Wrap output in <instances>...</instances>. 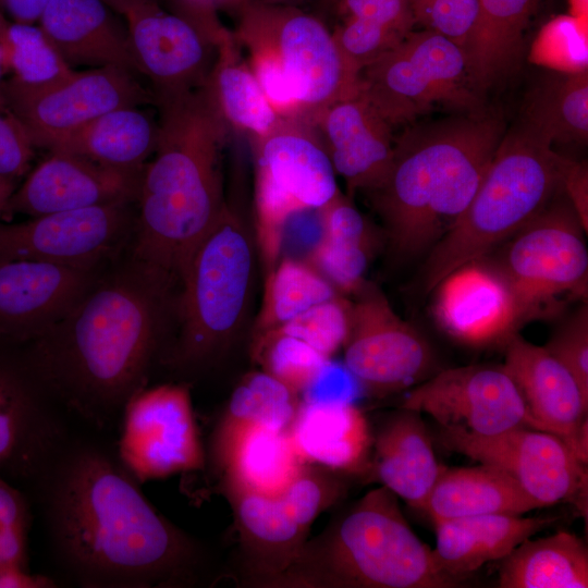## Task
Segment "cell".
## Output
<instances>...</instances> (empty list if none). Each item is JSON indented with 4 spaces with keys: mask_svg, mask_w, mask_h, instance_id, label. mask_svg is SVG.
Returning a JSON list of instances; mask_svg holds the SVG:
<instances>
[{
    "mask_svg": "<svg viewBox=\"0 0 588 588\" xmlns=\"http://www.w3.org/2000/svg\"><path fill=\"white\" fill-rule=\"evenodd\" d=\"M407 34L352 16H346L345 22L332 33L346 66L356 76Z\"/></svg>",
    "mask_w": 588,
    "mask_h": 588,
    "instance_id": "45",
    "label": "cell"
},
{
    "mask_svg": "<svg viewBox=\"0 0 588 588\" xmlns=\"http://www.w3.org/2000/svg\"><path fill=\"white\" fill-rule=\"evenodd\" d=\"M563 193L588 233V170L586 163L572 161L563 180Z\"/></svg>",
    "mask_w": 588,
    "mask_h": 588,
    "instance_id": "53",
    "label": "cell"
},
{
    "mask_svg": "<svg viewBox=\"0 0 588 588\" xmlns=\"http://www.w3.org/2000/svg\"><path fill=\"white\" fill-rule=\"evenodd\" d=\"M536 1L478 0V20L463 47L475 91L488 88L514 69Z\"/></svg>",
    "mask_w": 588,
    "mask_h": 588,
    "instance_id": "33",
    "label": "cell"
},
{
    "mask_svg": "<svg viewBox=\"0 0 588 588\" xmlns=\"http://www.w3.org/2000/svg\"><path fill=\"white\" fill-rule=\"evenodd\" d=\"M313 125L350 192L368 193L381 184L392 162L393 126L363 95L329 106Z\"/></svg>",
    "mask_w": 588,
    "mask_h": 588,
    "instance_id": "23",
    "label": "cell"
},
{
    "mask_svg": "<svg viewBox=\"0 0 588 588\" xmlns=\"http://www.w3.org/2000/svg\"><path fill=\"white\" fill-rule=\"evenodd\" d=\"M438 439L451 452L507 473L542 507L569 501L587 509V466L556 434L528 427L493 436L440 428Z\"/></svg>",
    "mask_w": 588,
    "mask_h": 588,
    "instance_id": "12",
    "label": "cell"
},
{
    "mask_svg": "<svg viewBox=\"0 0 588 588\" xmlns=\"http://www.w3.org/2000/svg\"><path fill=\"white\" fill-rule=\"evenodd\" d=\"M572 161L524 122L505 132L470 203L429 250L426 293L457 267L488 255L562 191Z\"/></svg>",
    "mask_w": 588,
    "mask_h": 588,
    "instance_id": "6",
    "label": "cell"
},
{
    "mask_svg": "<svg viewBox=\"0 0 588 588\" xmlns=\"http://www.w3.org/2000/svg\"><path fill=\"white\" fill-rule=\"evenodd\" d=\"M128 203L0 222V260L27 259L93 269L125 232Z\"/></svg>",
    "mask_w": 588,
    "mask_h": 588,
    "instance_id": "19",
    "label": "cell"
},
{
    "mask_svg": "<svg viewBox=\"0 0 588 588\" xmlns=\"http://www.w3.org/2000/svg\"><path fill=\"white\" fill-rule=\"evenodd\" d=\"M5 73H7V71H5V68H4L2 50H1V47H0V108L7 107L5 103H4L3 94H2V83H3L2 76Z\"/></svg>",
    "mask_w": 588,
    "mask_h": 588,
    "instance_id": "61",
    "label": "cell"
},
{
    "mask_svg": "<svg viewBox=\"0 0 588 588\" xmlns=\"http://www.w3.org/2000/svg\"><path fill=\"white\" fill-rule=\"evenodd\" d=\"M117 455L139 483L203 469L188 388L162 384L133 394L122 412Z\"/></svg>",
    "mask_w": 588,
    "mask_h": 588,
    "instance_id": "13",
    "label": "cell"
},
{
    "mask_svg": "<svg viewBox=\"0 0 588 588\" xmlns=\"http://www.w3.org/2000/svg\"><path fill=\"white\" fill-rule=\"evenodd\" d=\"M187 10L186 17L191 19L206 32L216 35L222 27L216 20L213 9L219 3L233 0H182Z\"/></svg>",
    "mask_w": 588,
    "mask_h": 588,
    "instance_id": "56",
    "label": "cell"
},
{
    "mask_svg": "<svg viewBox=\"0 0 588 588\" xmlns=\"http://www.w3.org/2000/svg\"><path fill=\"white\" fill-rule=\"evenodd\" d=\"M558 516L488 514L433 522L438 567L464 581L483 564L502 560L519 543L553 525Z\"/></svg>",
    "mask_w": 588,
    "mask_h": 588,
    "instance_id": "27",
    "label": "cell"
},
{
    "mask_svg": "<svg viewBox=\"0 0 588 588\" xmlns=\"http://www.w3.org/2000/svg\"><path fill=\"white\" fill-rule=\"evenodd\" d=\"M117 454L66 441L36 487L57 556L87 588L194 584L204 553L147 500Z\"/></svg>",
    "mask_w": 588,
    "mask_h": 588,
    "instance_id": "1",
    "label": "cell"
},
{
    "mask_svg": "<svg viewBox=\"0 0 588 588\" xmlns=\"http://www.w3.org/2000/svg\"><path fill=\"white\" fill-rule=\"evenodd\" d=\"M322 237L375 248L372 229L360 211L341 192L320 208Z\"/></svg>",
    "mask_w": 588,
    "mask_h": 588,
    "instance_id": "49",
    "label": "cell"
},
{
    "mask_svg": "<svg viewBox=\"0 0 588 588\" xmlns=\"http://www.w3.org/2000/svg\"><path fill=\"white\" fill-rule=\"evenodd\" d=\"M224 482L266 495H279L305 464L289 429L254 427L242 431L217 457Z\"/></svg>",
    "mask_w": 588,
    "mask_h": 588,
    "instance_id": "34",
    "label": "cell"
},
{
    "mask_svg": "<svg viewBox=\"0 0 588 588\" xmlns=\"http://www.w3.org/2000/svg\"><path fill=\"white\" fill-rule=\"evenodd\" d=\"M587 19L560 15L548 22L534 41L530 59L562 73L587 70Z\"/></svg>",
    "mask_w": 588,
    "mask_h": 588,
    "instance_id": "41",
    "label": "cell"
},
{
    "mask_svg": "<svg viewBox=\"0 0 588 588\" xmlns=\"http://www.w3.org/2000/svg\"><path fill=\"white\" fill-rule=\"evenodd\" d=\"M553 142L585 143L588 135L587 70L549 78L526 101L523 121Z\"/></svg>",
    "mask_w": 588,
    "mask_h": 588,
    "instance_id": "37",
    "label": "cell"
},
{
    "mask_svg": "<svg viewBox=\"0 0 588 588\" xmlns=\"http://www.w3.org/2000/svg\"><path fill=\"white\" fill-rule=\"evenodd\" d=\"M504 134L501 119L475 112L416 125L395 138L384 180L367 194L396 255L429 252L452 228Z\"/></svg>",
    "mask_w": 588,
    "mask_h": 588,
    "instance_id": "4",
    "label": "cell"
},
{
    "mask_svg": "<svg viewBox=\"0 0 588 588\" xmlns=\"http://www.w3.org/2000/svg\"><path fill=\"white\" fill-rule=\"evenodd\" d=\"M341 473L315 464H304L279 494L292 517L309 529L317 516L334 505L345 493Z\"/></svg>",
    "mask_w": 588,
    "mask_h": 588,
    "instance_id": "42",
    "label": "cell"
},
{
    "mask_svg": "<svg viewBox=\"0 0 588 588\" xmlns=\"http://www.w3.org/2000/svg\"><path fill=\"white\" fill-rule=\"evenodd\" d=\"M203 90L222 122L252 140L285 125L262 93L234 34L224 27L216 42V57Z\"/></svg>",
    "mask_w": 588,
    "mask_h": 588,
    "instance_id": "30",
    "label": "cell"
},
{
    "mask_svg": "<svg viewBox=\"0 0 588 588\" xmlns=\"http://www.w3.org/2000/svg\"><path fill=\"white\" fill-rule=\"evenodd\" d=\"M171 283L136 260L90 286L25 355L54 401L98 428L145 388Z\"/></svg>",
    "mask_w": 588,
    "mask_h": 588,
    "instance_id": "2",
    "label": "cell"
},
{
    "mask_svg": "<svg viewBox=\"0 0 588 588\" xmlns=\"http://www.w3.org/2000/svg\"><path fill=\"white\" fill-rule=\"evenodd\" d=\"M49 152L14 191L7 216L38 217L137 199L142 172L114 169L66 151Z\"/></svg>",
    "mask_w": 588,
    "mask_h": 588,
    "instance_id": "21",
    "label": "cell"
},
{
    "mask_svg": "<svg viewBox=\"0 0 588 588\" xmlns=\"http://www.w3.org/2000/svg\"><path fill=\"white\" fill-rule=\"evenodd\" d=\"M0 47L5 71L10 73V77L2 83L3 97L42 91L75 71L38 24L9 22Z\"/></svg>",
    "mask_w": 588,
    "mask_h": 588,
    "instance_id": "38",
    "label": "cell"
},
{
    "mask_svg": "<svg viewBox=\"0 0 588 588\" xmlns=\"http://www.w3.org/2000/svg\"><path fill=\"white\" fill-rule=\"evenodd\" d=\"M504 347L503 366L518 388L529 415L540 430L556 434L569 449L579 426L588 418V394L544 346L530 343L517 333Z\"/></svg>",
    "mask_w": 588,
    "mask_h": 588,
    "instance_id": "24",
    "label": "cell"
},
{
    "mask_svg": "<svg viewBox=\"0 0 588 588\" xmlns=\"http://www.w3.org/2000/svg\"><path fill=\"white\" fill-rule=\"evenodd\" d=\"M36 146L23 123L7 107L0 108V176L24 175Z\"/></svg>",
    "mask_w": 588,
    "mask_h": 588,
    "instance_id": "50",
    "label": "cell"
},
{
    "mask_svg": "<svg viewBox=\"0 0 588 588\" xmlns=\"http://www.w3.org/2000/svg\"><path fill=\"white\" fill-rule=\"evenodd\" d=\"M375 248L321 237L305 259L341 295H352L366 281L365 273Z\"/></svg>",
    "mask_w": 588,
    "mask_h": 588,
    "instance_id": "44",
    "label": "cell"
},
{
    "mask_svg": "<svg viewBox=\"0 0 588 588\" xmlns=\"http://www.w3.org/2000/svg\"><path fill=\"white\" fill-rule=\"evenodd\" d=\"M253 254L246 224L224 204L181 280V334L171 357L174 364H206L231 343L249 299Z\"/></svg>",
    "mask_w": 588,
    "mask_h": 588,
    "instance_id": "7",
    "label": "cell"
},
{
    "mask_svg": "<svg viewBox=\"0 0 588 588\" xmlns=\"http://www.w3.org/2000/svg\"><path fill=\"white\" fill-rule=\"evenodd\" d=\"M241 537L247 583L259 587L287 568L307 541L309 529L289 513L279 495L224 482Z\"/></svg>",
    "mask_w": 588,
    "mask_h": 588,
    "instance_id": "26",
    "label": "cell"
},
{
    "mask_svg": "<svg viewBox=\"0 0 588 588\" xmlns=\"http://www.w3.org/2000/svg\"><path fill=\"white\" fill-rule=\"evenodd\" d=\"M338 3L347 16L371 21L404 34L411 32L414 16L409 0H340Z\"/></svg>",
    "mask_w": 588,
    "mask_h": 588,
    "instance_id": "52",
    "label": "cell"
},
{
    "mask_svg": "<svg viewBox=\"0 0 588 588\" xmlns=\"http://www.w3.org/2000/svg\"><path fill=\"white\" fill-rule=\"evenodd\" d=\"M109 7H111L115 12L121 15L132 7L146 1V0H103Z\"/></svg>",
    "mask_w": 588,
    "mask_h": 588,
    "instance_id": "59",
    "label": "cell"
},
{
    "mask_svg": "<svg viewBox=\"0 0 588 588\" xmlns=\"http://www.w3.org/2000/svg\"><path fill=\"white\" fill-rule=\"evenodd\" d=\"M7 108L29 133L36 147L54 144L96 118L124 106L156 100L120 66L75 70L57 85L30 95L4 96Z\"/></svg>",
    "mask_w": 588,
    "mask_h": 588,
    "instance_id": "16",
    "label": "cell"
},
{
    "mask_svg": "<svg viewBox=\"0 0 588 588\" xmlns=\"http://www.w3.org/2000/svg\"><path fill=\"white\" fill-rule=\"evenodd\" d=\"M49 0H0V11L11 22L37 24Z\"/></svg>",
    "mask_w": 588,
    "mask_h": 588,
    "instance_id": "55",
    "label": "cell"
},
{
    "mask_svg": "<svg viewBox=\"0 0 588 588\" xmlns=\"http://www.w3.org/2000/svg\"><path fill=\"white\" fill-rule=\"evenodd\" d=\"M352 295L343 364L363 391L385 396L439 370L429 340L395 313L375 283L365 281Z\"/></svg>",
    "mask_w": 588,
    "mask_h": 588,
    "instance_id": "11",
    "label": "cell"
},
{
    "mask_svg": "<svg viewBox=\"0 0 588 588\" xmlns=\"http://www.w3.org/2000/svg\"><path fill=\"white\" fill-rule=\"evenodd\" d=\"M583 225L563 191L488 255L507 279L524 322L558 316L568 298L587 294Z\"/></svg>",
    "mask_w": 588,
    "mask_h": 588,
    "instance_id": "8",
    "label": "cell"
},
{
    "mask_svg": "<svg viewBox=\"0 0 588 588\" xmlns=\"http://www.w3.org/2000/svg\"><path fill=\"white\" fill-rule=\"evenodd\" d=\"M299 404L297 393L266 371L247 373L235 387L216 428L213 457L220 455L246 429H289Z\"/></svg>",
    "mask_w": 588,
    "mask_h": 588,
    "instance_id": "36",
    "label": "cell"
},
{
    "mask_svg": "<svg viewBox=\"0 0 588 588\" xmlns=\"http://www.w3.org/2000/svg\"><path fill=\"white\" fill-rule=\"evenodd\" d=\"M569 450L575 460L587 466L588 464V418H586L576 431Z\"/></svg>",
    "mask_w": 588,
    "mask_h": 588,
    "instance_id": "57",
    "label": "cell"
},
{
    "mask_svg": "<svg viewBox=\"0 0 588 588\" xmlns=\"http://www.w3.org/2000/svg\"><path fill=\"white\" fill-rule=\"evenodd\" d=\"M313 124L290 121L253 140L255 194L297 208H322L339 193L336 174Z\"/></svg>",
    "mask_w": 588,
    "mask_h": 588,
    "instance_id": "22",
    "label": "cell"
},
{
    "mask_svg": "<svg viewBox=\"0 0 588 588\" xmlns=\"http://www.w3.org/2000/svg\"><path fill=\"white\" fill-rule=\"evenodd\" d=\"M51 400L26 356L0 350V475L23 490L36 487L68 441Z\"/></svg>",
    "mask_w": 588,
    "mask_h": 588,
    "instance_id": "15",
    "label": "cell"
},
{
    "mask_svg": "<svg viewBox=\"0 0 588 588\" xmlns=\"http://www.w3.org/2000/svg\"><path fill=\"white\" fill-rule=\"evenodd\" d=\"M233 34L274 54L307 123L334 102L358 94V76L346 66L332 33L311 14L291 5L248 2Z\"/></svg>",
    "mask_w": 588,
    "mask_h": 588,
    "instance_id": "10",
    "label": "cell"
},
{
    "mask_svg": "<svg viewBox=\"0 0 588 588\" xmlns=\"http://www.w3.org/2000/svg\"><path fill=\"white\" fill-rule=\"evenodd\" d=\"M338 296L341 294L308 262L284 257L266 274L262 306L256 322L257 335Z\"/></svg>",
    "mask_w": 588,
    "mask_h": 588,
    "instance_id": "39",
    "label": "cell"
},
{
    "mask_svg": "<svg viewBox=\"0 0 588 588\" xmlns=\"http://www.w3.org/2000/svg\"><path fill=\"white\" fill-rule=\"evenodd\" d=\"M368 470L407 505L421 510L443 468L421 414L401 408L379 429Z\"/></svg>",
    "mask_w": 588,
    "mask_h": 588,
    "instance_id": "29",
    "label": "cell"
},
{
    "mask_svg": "<svg viewBox=\"0 0 588 588\" xmlns=\"http://www.w3.org/2000/svg\"><path fill=\"white\" fill-rule=\"evenodd\" d=\"M348 318L350 301L341 295L308 308L270 331L299 339L331 358L343 347L348 332Z\"/></svg>",
    "mask_w": 588,
    "mask_h": 588,
    "instance_id": "43",
    "label": "cell"
},
{
    "mask_svg": "<svg viewBox=\"0 0 588 588\" xmlns=\"http://www.w3.org/2000/svg\"><path fill=\"white\" fill-rule=\"evenodd\" d=\"M254 356L264 371L295 393H302L328 357L304 341L267 331L256 336Z\"/></svg>",
    "mask_w": 588,
    "mask_h": 588,
    "instance_id": "40",
    "label": "cell"
},
{
    "mask_svg": "<svg viewBox=\"0 0 588 588\" xmlns=\"http://www.w3.org/2000/svg\"><path fill=\"white\" fill-rule=\"evenodd\" d=\"M430 1L431 0H413V16L415 17V15L422 11L430 3Z\"/></svg>",
    "mask_w": 588,
    "mask_h": 588,
    "instance_id": "62",
    "label": "cell"
},
{
    "mask_svg": "<svg viewBox=\"0 0 588 588\" xmlns=\"http://www.w3.org/2000/svg\"><path fill=\"white\" fill-rule=\"evenodd\" d=\"M575 377L588 394V305L567 316L543 345Z\"/></svg>",
    "mask_w": 588,
    "mask_h": 588,
    "instance_id": "47",
    "label": "cell"
},
{
    "mask_svg": "<svg viewBox=\"0 0 588 588\" xmlns=\"http://www.w3.org/2000/svg\"><path fill=\"white\" fill-rule=\"evenodd\" d=\"M358 390H362L358 382L344 364L341 365L328 358L303 390V402L353 403Z\"/></svg>",
    "mask_w": 588,
    "mask_h": 588,
    "instance_id": "51",
    "label": "cell"
},
{
    "mask_svg": "<svg viewBox=\"0 0 588 588\" xmlns=\"http://www.w3.org/2000/svg\"><path fill=\"white\" fill-rule=\"evenodd\" d=\"M336 1L339 2L340 0H336Z\"/></svg>",
    "mask_w": 588,
    "mask_h": 588,
    "instance_id": "64",
    "label": "cell"
},
{
    "mask_svg": "<svg viewBox=\"0 0 588 588\" xmlns=\"http://www.w3.org/2000/svg\"><path fill=\"white\" fill-rule=\"evenodd\" d=\"M432 291L436 323L465 346H504L525 324L507 279L489 255L457 267Z\"/></svg>",
    "mask_w": 588,
    "mask_h": 588,
    "instance_id": "18",
    "label": "cell"
},
{
    "mask_svg": "<svg viewBox=\"0 0 588 588\" xmlns=\"http://www.w3.org/2000/svg\"><path fill=\"white\" fill-rule=\"evenodd\" d=\"M32 512L25 490L0 475V566L28 567Z\"/></svg>",
    "mask_w": 588,
    "mask_h": 588,
    "instance_id": "46",
    "label": "cell"
},
{
    "mask_svg": "<svg viewBox=\"0 0 588 588\" xmlns=\"http://www.w3.org/2000/svg\"><path fill=\"white\" fill-rule=\"evenodd\" d=\"M158 120L140 106H124L90 121L50 150L71 152L119 170L142 172L158 140Z\"/></svg>",
    "mask_w": 588,
    "mask_h": 588,
    "instance_id": "32",
    "label": "cell"
},
{
    "mask_svg": "<svg viewBox=\"0 0 588 588\" xmlns=\"http://www.w3.org/2000/svg\"><path fill=\"white\" fill-rule=\"evenodd\" d=\"M541 504L502 469L481 464L443 467L422 509L432 522L488 515H524Z\"/></svg>",
    "mask_w": 588,
    "mask_h": 588,
    "instance_id": "31",
    "label": "cell"
},
{
    "mask_svg": "<svg viewBox=\"0 0 588 588\" xmlns=\"http://www.w3.org/2000/svg\"><path fill=\"white\" fill-rule=\"evenodd\" d=\"M289 433L306 464L341 474L369 468L372 438L366 416L354 403L301 402Z\"/></svg>",
    "mask_w": 588,
    "mask_h": 588,
    "instance_id": "28",
    "label": "cell"
},
{
    "mask_svg": "<svg viewBox=\"0 0 588 588\" xmlns=\"http://www.w3.org/2000/svg\"><path fill=\"white\" fill-rule=\"evenodd\" d=\"M16 189V180L0 176V216L7 217V208L11 196Z\"/></svg>",
    "mask_w": 588,
    "mask_h": 588,
    "instance_id": "58",
    "label": "cell"
},
{
    "mask_svg": "<svg viewBox=\"0 0 588 588\" xmlns=\"http://www.w3.org/2000/svg\"><path fill=\"white\" fill-rule=\"evenodd\" d=\"M103 0H49L38 25L65 62L75 70L137 65L126 23Z\"/></svg>",
    "mask_w": 588,
    "mask_h": 588,
    "instance_id": "25",
    "label": "cell"
},
{
    "mask_svg": "<svg viewBox=\"0 0 588 588\" xmlns=\"http://www.w3.org/2000/svg\"><path fill=\"white\" fill-rule=\"evenodd\" d=\"M571 15L580 19H587V0H568Z\"/></svg>",
    "mask_w": 588,
    "mask_h": 588,
    "instance_id": "60",
    "label": "cell"
},
{
    "mask_svg": "<svg viewBox=\"0 0 588 588\" xmlns=\"http://www.w3.org/2000/svg\"><path fill=\"white\" fill-rule=\"evenodd\" d=\"M478 15V0H431L415 17L463 48Z\"/></svg>",
    "mask_w": 588,
    "mask_h": 588,
    "instance_id": "48",
    "label": "cell"
},
{
    "mask_svg": "<svg viewBox=\"0 0 588 588\" xmlns=\"http://www.w3.org/2000/svg\"><path fill=\"white\" fill-rule=\"evenodd\" d=\"M91 269L39 260H0V335L35 341L91 286Z\"/></svg>",
    "mask_w": 588,
    "mask_h": 588,
    "instance_id": "20",
    "label": "cell"
},
{
    "mask_svg": "<svg viewBox=\"0 0 588 588\" xmlns=\"http://www.w3.org/2000/svg\"><path fill=\"white\" fill-rule=\"evenodd\" d=\"M501 561V588L588 587V549L581 538L569 531L530 537Z\"/></svg>",
    "mask_w": 588,
    "mask_h": 588,
    "instance_id": "35",
    "label": "cell"
},
{
    "mask_svg": "<svg viewBox=\"0 0 588 588\" xmlns=\"http://www.w3.org/2000/svg\"><path fill=\"white\" fill-rule=\"evenodd\" d=\"M359 90L392 125L415 121L439 107L478 108L464 49L443 35L409 32L394 48L366 65Z\"/></svg>",
    "mask_w": 588,
    "mask_h": 588,
    "instance_id": "9",
    "label": "cell"
},
{
    "mask_svg": "<svg viewBox=\"0 0 588 588\" xmlns=\"http://www.w3.org/2000/svg\"><path fill=\"white\" fill-rule=\"evenodd\" d=\"M461 584L438 567L433 550L414 532L399 498L381 486L307 540L287 568L259 587L452 588Z\"/></svg>",
    "mask_w": 588,
    "mask_h": 588,
    "instance_id": "5",
    "label": "cell"
},
{
    "mask_svg": "<svg viewBox=\"0 0 588 588\" xmlns=\"http://www.w3.org/2000/svg\"><path fill=\"white\" fill-rule=\"evenodd\" d=\"M123 16L137 72L152 84L157 102L204 86L216 57V37L183 14L166 12L156 0L143 1Z\"/></svg>",
    "mask_w": 588,
    "mask_h": 588,
    "instance_id": "17",
    "label": "cell"
},
{
    "mask_svg": "<svg viewBox=\"0 0 588 588\" xmlns=\"http://www.w3.org/2000/svg\"><path fill=\"white\" fill-rule=\"evenodd\" d=\"M56 581L29 567L19 565L0 566V588H54Z\"/></svg>",
    "mask_w": 588,
    "mask_h": 588,
    "instance_id": "54",
    "label": "cell"
},
{
    "mask_svg": "<svg viewBox=\"0 0 588 588\" xmlns=\"http://www.w3.org/2000/svg\"><path fill=\"white\" fill-rule=\"evenodd\" d=\"M158 106V140L137 194L135 259L172 283L224 207L220 158L232 132L203 87Z\"/></svg>",
    "mask_w": 588,
    "mask_h": 588,
    "instance_id": "3",
    "label": "cell"
},
{
    "mask_svg": "<svg viewBox=\"0 0 588 588\" xmlns=\"http://www.w3.org/2000/svg\"><path fill=\"white\" fill-rule=\"evenodd\" d=\"M9 24V21L5 20L4 14L0 11V39Z\"/></svg>",
    "mask_w": 588,
    "mask_h": 588,
    "instance_id": "63",
    "label": "cell"
},
{
    "mask_svg": "<svg viewBox=\"0 0 588 588\" xmlns=\"http://www.w3.org/2000/svg\"><path fill=\"white\" fill-rule=\"evenodd\" d=\"M401 408L429 415L440 428L478 436L517 427L539 429L503 364L439 369L408 390Z\"/></svg>",
    "mask_w": 588,
    "mask_h": 588,
    "instance_id": "14",
    "label": "cell"
}]
</instances>
